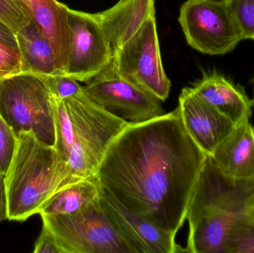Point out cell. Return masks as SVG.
<instances>
[{"instance_id": "cell-23", "label": "cell", "mask_w": 254, "mask_h": 253, "mask_svg": "<svg viewBox=\"0 0 254 253\" xmlns=\"http://www.w3.org/2000/svg\"><path fill=\"white\" fill-rule=\"evenodd\" d=\"M22 73V56L18 47L0 40V80Z\"/></svg>"}, {"instance_id": "cell-8", "label": "cell", "mask_w": 254, "mask_h": 253, "mask_svg": "<svg viewBox=\"0 0 254 253\" xmlns=\"http://www.w3.org/2000/svg\"><path fill=\"white\" fill-rule=\"evenodd\" d=\"M111 64L116 72L130 83L160 101L168 98L171 82L163 65L155 15L113 52Z\"/></svg>"}, {"instance_id": "cell-11", "label": "cell", "mask_w": 254, "mask_h": 253, "mask_svg": "<svg viewBox=\"0 0 254 253\" xmlns=\"http://www.w3.org/2000/svg\"><path fill=\"white\" fill-rule=\"evenodd\" d=\"M100 201L115 230L132 253L186 252L176 243V236L130 212L101 187Z\"/></svg>"}, {"instance_id": "cell-25", "label": "cell", "mask_w": 254, "mask_h": 253, "mask_svg": "<svg viewBox=\"0 0 254 253\" xmlns=\"http://www.w3.org/2000/svg\"><path fill=\"white\" fill-rule=\"evenodd\" d=\"M34 253H62L53 233L45 224H43L41 233L36 242Z\"/></svg>"}, {"instance_id": "cell-26", "label": "cell", "mask_w": 254, "mask_h": 253, "mask_svg": "<svg viewBox=\"0 0 254 253\" xmlns=\"http://www.w3.org/2000/svg\"><path fill=\"white\" fill-rule=\"evenodd\" d=\"M7 219V198L4 176L0 174V223Z\"/></svg>"}, {"instance_id": "cell-3", "label": "cell", "mask_w": 254, "mask_h": 253, "mask_svg": "<svg viewBox=\"0 0 254 253\" xmlns=\"http://www.w3.org/2000/svg\"><path fill=\"white\" fill-rule=\"evenodd\" d=\"M72 182L55 147L43 144L32 131L18 135V144L4 176L7 220L25 221L38 214L59 189Z\"/></svg>"}, {"instance_id": "cell-12", "label": "cell", "mask_w": 254, "mask_h": 253, "mask_svg": "<svg viewBox=\"0 0 254 253\" xmlns=\"http://www.w3.org/2000/svg\"><path fill=\"white\" fill-rule=\"evenodd\" d=\"M178 108L187 132L207 156L212 155L236 126L226 116L201 99L192 87L182 89Z\"/></svg>"}, {"instance_id": "cell-13", "label": "cell", "mask_w": 254, "mask_h": 253, "mask_svg": "<svg viewBox=\"0 0 254 253\" xmlns=\"http://www.w3.org/2000/svg\"><path fill=\"white\" fill-rule=\"evenodd\" d=\"M192 89L204 102L236 125L252 117L253 101L246 91L216 70L204 71Z\"/></svg>"}, {"instance_id": "cell-5", "label": "cell", "mask_w": 254, "mask_h": 253, "mask_svg": "<svg viewBox=\"0 0 254 253\" xmlns=\"http://www.w3.org/2000/svg\"><path fill=\"white\" fill-rule=\"evenodd\" d=\"M55 99L40 76L22 73L0 80V115L16 135L32 131L55 147Z\"/></svg>"}, {"instance_id": "cell-7", "label": "cell", "mask_w": 254, "mask_h": 253, "mask_svg": "<svg viewBox=\"0 0 254 253\" xmlns=\"http://www.w3.org/2000/svg\"><path fill=\"white\" fill-rule=\"evenodd\" d=\"M178 20L189 46L205 54H226L243 40L227 0H187Z\"/></svg>"}, {"instance_id": "cell-9", "label": "cell", "mask_w": 254, "mask_h": 253, "mask_svg": "<svg viewBox=\"0 0 254 253\" xmlns=\"http://www.w3.org/2000/svg\"><path fill=\"white\" fill-rule=\"evenodd\" d=\"M83 90L95 103L129 123H143L164 114L162 101L119 75L111 63L87 82Z\"/></svg>"}, {"instance_id": "cell-28", "label": "cell", "mask_w": 254, "mask_h": 253, "mask_svg": "<svg viewBox=\"0 0 254 253\" xmlns=\"http://www.w3.org/2000/svg\"><path fill=\"white\" fill-rule=\"evenodd\" d=\"M252 101H253V106L254 107V98H253V100H252Z\"/></svg>"}, {"instance_id": "cell-27", "label": "cell", "mask_w": 254, "mask_h": 253, "mask_svg": "<svg viewBox=\"0 0 254 253\" xmlns=\"http://www.w3.org/2000/svg\"><path fill=\"white\" fill-rule=\"evenodd\" d=\"M0 40L9 43L11 46L18 47L16 34L12 31L8 26L0 21Z\"/></svg>"}, {"instance_id": "cell-4", "label": "cell", "mask_w": 254, "mask_h": 253, "mask_svg": "<svg viewBox=\"0 0 254 253\" xmlns=\"http://www.w3.org/2000/svg\"><path fill=\"white\" fill-rule=\"evenodd\" d=\"M71 123L67 166L71 181L94 177L113 140L128 124L92 101L84 90L64 99Z\"/></svg>"}, {"instance_id": "cell-22", "label": "cell", "mask_w": 254, "mask_h": 253, "mask_svg": "<svg viewBox=\"0 0 254 253\" xmlns=\"http://www.w3.org/2000/svg\"><path fill=\"white\" fill-rule=\"evenodd\" d=\"M18 144V136L0 115V174L5 176Z\"/></svg>"}, {"instance_id": "cell-18", "label": "cell", "mask_w": 254, "mask_h": 253, "mask_svg": "<svg viewBox=\"0 0 254 253\" xmlns=\"http://www.w3.org/2000/svg\"><path fill=\"white\" fill-rule=\"evenodd\" d=\"M100 198V186L95 177L77 180L63 186L49 198L39 211L40 215L77 212Z\"/></svg>"}, {"instance_id": "cell-2", "label": "cell", "mask_w": 254, "mask_h": 253, "mask_svg": "<svg viewBox=\"0 0 254 253\" xmlns=\"http://www.w3.org/2000/svg\"><path fill=\"white\" fill-rule=\"evenodd\" d=\"M253 206L254 178L228 176L207 156L187 212L189 235L185 251L225 253L231 225Z\"/></svg>"}, {"instance_id": "cell-14", "label": "cell", "mask_w": 254, "mask_h": 253, "mask_svg": "<svg viewBox=\"0 0 254 253\" xmlns=\"http://www.w3.org/2000/svg\"><path fill=\"white\" fill-rule=\"evenodd\" d=\"M31 20L55 52L58 75H64L69 47L68 7L57 0H22Z\"/></svg>"}, {"instance_id": "cell-16", "label": "cell", "mask_w": 254, "mask_h": 253, "mask_svg": "<svg viewBox=\"0 0 254 253\" xmlns=\"http://www.w3.org/2000/svg\"><path fill=\"white\" fill-rule=\"evenodd\" d=\"M210 157L228 176L254 178V126L250 120L236 125Z\"/></svg>"}, {"instance_id": "cell-20", "label": "cell", "mask_w": 254, "mask_h": 253, "mask_svg": "<svg viewBox=\"0 0 254 253\" xmlns=\"http://www.w3.org/2000/svg\"><path fill=\"white\" fill-rule=\"evenodd\" d=\"M0 21L17 34L32 20L22 0H0Z\"/></svg>"}, {"instance_id": "cell-21", "label": "cell", "mask_w": 254, "mask_h": 253, "mask_svg": "<svg viewBox=\"0 0 254 253\" xmlns=\"http://www.w3.org/2000/svg\"><path fill=\"white\" fill-rule=\"evenodd\" d=\"M243 40H254V0H227Z\"/></svg>"}, {"instance_id": "cell-19", "label": "cell", "mask_w": 254, "mask_h": 253, "mask_svg": "<svg viewBox=\"0 0 254 253\" xmlns=\"http://www.w3.org/2000/svg\"><path fill=\"white\" fill-rule=\"evenodd\" d=\"M225 253H254V206L240 214L227 236Z\"/></svg>"}, {"instance_id": "cell-17", "label": "cell", "mask_w": 254, "mask_h": 253, "mask_svg": "<svg viewBox=\"0 0 254 253\" xmlns=\"http://www.w3.org/2000/svg\"><path fill=\"white\" fill-rule=\"evenodd\" d=\"M16 39L23 73L58 75L53 49L33 21L16 34Z\"/></svg>"}, {"instance_id": "cell-10", "label": "cell", "mask_w": 254, "mask_h": 253, "mask_svg": "<svg viewBox=\"0 0 254 253\" xmlns=\"http://www.w3.org/2000/svg\"><path fill=\"white\" fill-rule=\"evenodd\" d=\"M69 47L64 75L89 82L111 63L113 52L94 13L68 8Z\"/></svg>"}, {"instance_id": "cell-24", "label": "cell", "mask_w": 254, "mask_h": 253, "mask_svg": "<svg viewBox=\"0 0 254 253\" xmlns=\"http://www.w3.org/2000/svg\"><path fill=\"white\" fill-rule=\"evenodd\" d=\"M40 77L55 99H66L77 95L78 92L83 90V86L78 81L68 76L51 75Z\"/></svg>"}, {"instance_id": "cell-29", "label": "cell", "mask_w": 254, "mask_h": 253, "mask_svg": "<svg viewBox=\"0 0 254 253\" xmlns=\"http://www.w3.org/2000/svg\"><path fill=\"white\" fill-rule=\"evenodd\" d=\"M219 1H225V0H219Z\"/></svg>"}, {"instance_id": "cell-15", "label": "cell", "mask_w": 254, "mask_h": 253, "mask_svg": "<svg viewBox=\"0 0 254 253\" xmlns=\"http://www.w3.org/2000/svg\"><path fill=\"white\" fill-rule=\"evenodd\" d=\"M94 14L114 52L156 14L155 0H120L113 7Z\"/></svg>"}, {"instance_id": "cell-6", "label": "cell", "mask_w": 254, "mask_h": 253, "mask_svg": "<svg viewBox=\"0 0 254 253\" xmlns=\"http://www.w3.org/2000/svg\"><path fill=\"white\" fill-rule=\"evenodd\" d=\"M40 216L62 253H132L109 220L100 198L74 213Z\"/></svg>"}, {"instance_id": "cell-1", "label": "cell", "mask_w": 254, "mask_h": 253, "mask_svg": "<svg viewBox=\"0 0 254 253\" xmlns=\"http://www.w3.org/2000/svg\"><path fill=\"white\" fill-rule=\"evenodd\" d=\"M207 157L187 132L177 107L128 123L110 144L95 177L124 207L176 236Z\"/></svg>"}]
</instances>
